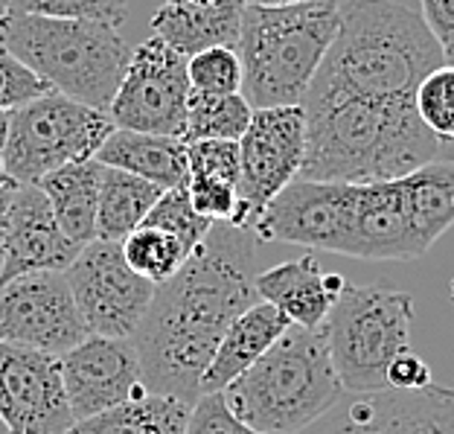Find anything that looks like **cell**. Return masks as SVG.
I'll return each mask as SVG.
<instances>
[{
	"mask_svg": "<svg viewBox=\"0 0 454 434\" xmlns=\"http://www.w3.org/2000/svg\"><path fill=\"white\" fill-rule=\"evenodd\" d=\"M9 12L102 20V24L122 27L129 15V0H9Z\"/></svg>",
	"mask_w": 454,
	"mask_h": 434,
	"instance_id": "cell-31",
	"label": "cell"
},
{
	"mask_svg": "<svg viewBox=\"0 0 454 434\" xmlns=\"http://www.w3.org/2000/svg\"><path fill=\"white\" fill-rule=\"evenodd\" d=\"M440 65L442 47L422 15L394 0H347L338 6L335 38L303 102L414 99L417 85Z\"/></svg>",
	"mask_w": 454,
	"mask_h": 434,
	"instance_id": "cell-3",
	"label": "cell"
},
{
	"mask_svg": "<svg viewBox=\"0 0 454 434\" xmlns=\"http://www.w3.org/2000/svg\"><path fill=\"white\" fill-rule=\"evenodd\" d=\"M306 154L303 106L254 108L239 138V213L233 225L251 231L265 204L301 175Z\"/></svg>",
	"mask_w": 454,
	"mask_h": 434,
	"instance_id": "cell-12",
	"label": "cell"
},
{
	"mask_svg": "<svg viewBox=\"0 0 454 434\" xmlns=\"http://www.w3.org/2000/svg\"><path fill=\"white\" fill-rule=\"evenodd\" d=\"M0 420L9 434H67L74 429L59 356L0 341Z\"/></svg>",
	"mask_w": 454,
	"mask_h": 434,
	"instance_id": "cell-16",
	"label": "cell"
},
{
	"mask_svg": "<svg viewBox=\"0 0 454 434\" xmlns=\"http://www.w3.org/2000/svg\"><path fill=\"white\" fill-rule=\"evenodd\" d=\"M297 434H454V388H385L344 394L338 406Z\"/></svg>",
	"mask_w": 454,
	"mask_h": 434,
	"instance_id": "cell-15",
	"label": "cell"
},
{
	"mask_svg": "<svg viewBox=\"0 0 454 434\" xmlns=\"http://www.w3.org/2000/svg\"><path fill=\"white\" fill-rule=\"evenodd\" d=\"M187 195L195 213L210 222H233L239 213V187L219 178H187Z\"/></svg>",
	"mask_w": 454,
	"mask_h": 434,
	"instance_id": "cell-34",
	"label": "cell"
},
{
	"mask_svg": "<svg viewBox=\"0 0 454 434\" xmlns=\"http://www.w3.org/2000/svg\"><path fill=\"white\" fill-rule=\"evenodd\" d=\"M82 245L61 231L56 213L38 184H15L9 201L6 263L0 283L29 272H65Z\"/></svg>",
	"mask_w": 454,
	"mask_h": 434,
	"instance_id": "cell-18",
	"label": "cell"
},
{
	"mask_svg": "<svg viewBox=\"0 0 454 434\" xmlns=\"http://www.w3.org/2000/svg\"><path fill=\"white\" fill-rule=\"evenodd\" d=\"M414 297L385 286H349L329 309L324 329L344 394L385 391L387 365L411 347Z\"/></svg>",
	"mask_w": 454,
	"mask_h": 434,
	"instance_id": "cell-8",
	"label": "cell"
},
{
	"mask_svg": "<svg viewBox=\"0 0 454 434\" xmlns=\"http://www.w3.org/2000/svg\"><path fill=\"white\" fill-rule=\"evenodd\" d=\"M169 4H190V6H210L215 0H169Z\"/></svg>",
	"mask_w": 454,
	"mask_h": 434,
	"instance_id": "cell-41",
	"label": "cell"
},
{
	"mask_svg": "<svg viewBox=\"0 0 454 434\" xmlns=\"http://www.w3.org/2000/svg\"><path fill=\"white\" fill-rule=\"evenodd\" d=\"M0 434H9V429L4 426V420H0Z\"/></svg>",
	"mask_w": 454,
	"mask_h": 434,
	"instance_id": "cell-45",
	"label": "cell"
},
{
	"mask_svg": "<svg viewBox=\"0 0 454 434\" xmlns=\"http://www.w3.org/2000/svg\"><path fill=\"white\" fill-rule=\"evenodd\" d=\"M0 44L53 91L99 111H108L131 59L120 27L79 18L6 12L0 18Z\"/></svg>",
	"mask_w": 454,
	"mask_h": 434,
	"instance_id": "cell-6",
	"label": "cell"
},
{
	"mask_svg": "<svg viewBox=\"0 0 454 434\" xmlns=\"http://www.w3.org/2000/svg\"><path fill=\"white\" fill-rule=\"evenodd\" d=\"M301 178L338 184L394 181L437 161L446 143L422 126L414 99L335 97L303 102Z\"/></svg>",
	"mask_w": 454,
	"mask_h": 434,
	"instance_id": "cell-2",
	"label": "cell"
},
{
	"mask_svg": "<svg viewBox=\"0 0 454 434\" xmlns=\"http://www.w3.org/2000/svg\"><path fill=\"white\" fill-rule=\"evenodd\" d=\"M344 288V277L338 272H324L312 254L256 274L260 301L277 306L288 321L301 327H321Z\"/></svg>",
	"mask_w": 454,
	"mask_h": 434,
	"instance_id": "cell-19",
	"label": "cell"
},
{
	"mask_svg": "<svg viewBox=\"0 0 454 434\" xmlns=\"http://www.w3.org/2000/svg\"><path fill=\"white\" fill-rule=\"evenodd\" d=\"M187 76L192 94H239L242 91V61L236 47H207L187 59Z\"/></svg>",
	"mask_w": 454,
	"mask_h": 434,
	"instance_id": "cell-29",
	"label": "cell"
},
{
	"mask_svg": "<svg viewBox=\"0 0 454 434\" xmlns=\"http://www.w3.org/2000/svg\"><path fill=\"white\" fill-rule=\"evenodd\" d=\"M187 434H262V431L251 429L247 422L236 417L227 408L222 391H215V394H201L192 402Z\"/></svg>",
	"mask_w": 454,
	"mask_h": 434,
	"instance_id": "cell-35",
	"label": "cell"
},
{
	"mask_svg": "<svg viewBox=\"0 0 454 434\" xmlns=\"http://www.w3.org/2000/svg\"><path fill=\"white\" fill-rule=\"evenodd\" d=\"M338 6V0L245 6L236 53L247 106H301L335 38Z\"/></svg>",
	"mask_w": 454,
	"mask_h": 434,
	"instance_id": "cell-5",
	"label": "cell"
},
{
	"mask_svg": "<svg viewBox=\"0 0 454 434\" xmlns=\"http://www.w3.org/2000/svg\"><path fill=\"white\" fill-rule=\"evenodd\" d=\"M106 163L97 158L67 163L53 172H47L38 181L41 193L47 195L50 208L76 245H88L97 240V204H99V181Z\"/></svg>",
	"mask_w": 454,
	"mask_h": 434,
	"instance_id": "cell-23",
	"label": "cell"
},
{
	"mask_svg": "<svg viewBox=\"0 0 454 434\" xmlns=\"http://www.w3.org/2000/svg\"><path fill=\"white\" fill-rule=\"evenodd\" d=\"M143 225H154V227H163V231L175 233L184 245L190 248V251L204 240V236H207V231L213 227L210 219H204L201 213H195L184 184L181 187L163 190V195L154 201V208L149 210L146 219H143Z\"/></svg>",
	"mask_w": 454,
	"mask_h": 434,
	"instance_id": "cell-30",
	"label": "cell"
},
{
	"mask_svg": "<svg viewBox=\"0 0 454 434\" xmlns=\"http://www.w3.org/2000/svg\"><path fill=\"white\" fill-rule=\"evenodd\" d=\"M120 245H122L126 263L154 286L167 283L172 274H178V268L187 263V256L192 254L178 236L154 225L134 227Z\"/></svg>",
	"mask_w": 454,
	"mask_h": 434,
	"instance_id": "cell-27",
	"label": "cell"
},
{
	"mask_svg": "<svg viewBox=\"0 0 454 434\" xmlns=\"http://www.w3.org/2000/svg\"><path fill=\"white\" fill-rule=\"evenodd\" d=\"M85 335L65 272H29L0 283V341L61 356Z\"/></svg>",
	"mask_w": 454,
	"mask_h": 434,
	"instance_id": "cell-14",
	"label": "cell"
},
{
	"mask_svg": "<svg viewBox=\"0 0 454 434\" xmlns=\"http://www.w3.org/2000/svg\"><path fill=\"white\" fill-rule=\"evenodd\" d=\"M59 365L76 422L102 414L143 391L140 356L131 338L85 335L59 356Z\"/></svg>",
	"mask_w": 454,
	"mask_h": 434,
	"instance_id": "cell-17",
	"label": "cell"
},
{
	"mask_svg": "<svg viewBox=\"0 0 454 434\" xmlns=\"http://www.w3.org/2000/svg\"><path fill=\"white\" fill-rule=\"evenodd\" d=\"M163 195V187L152 184L140 175L126 170H102L99 181V204H97V240L122 242L126 236L140 227Z\"/></svg>",
	"mask_w": 454,
	"mask_h": 434,
	"instance_id": "cell-25",
	"label": "cell"
},
{
	"mask_svg": "<svg viewBox=\"0 0 454 434\" xmlns=\"http://www.w3.org/2000/svg\"><path fill=\"white\" fill-rule=\"evenodd\" d=\"M190 94L187 56L152 36L131 50L126 74L108 106V117L117 129L181 138L187 126Z\"/></svg>",
	"mask_w": 454,
	"mask_h": 434,
	"instance_id": "cell-10",
	"label": "cell"
},
{
	"mask_svg": "<svg viewBox=\"0 0 454 434\" xmlns=\"http://www.w3.org/2000/svg\"><path fill=\"white\" fill-rule=\"evenodd\" d=\"M12 190H15V181L0 187V272H4V263H6V227H9V201H12Z\"/></svg>",
	"mask_w": 454,
	"mask_h": 434,
	"instance_id": "cell-38",
	"label": "cell"
},
{
	"mask_svg": "<svg viewBox=\"0 0 454 434\" xmlns=\"http://www.w3.org/2000/svg\"><path fill=\"white\" fill-rule=\"evenodd\" d=\"M385 382H387V388H396V391H419V388L431 385L434 379H431L428 361L408 347L387 365Z\"/></svg>",
	"mask_w": 454,
	"mask_h": 434,
	"instance_id": "cell-36",
	"label": "cell"
},
{
	"mask_svg": "<svg viewBox=\"0 0 454 434\" xmlns=\"http://www.w3.org/2000/svg\"><path fill=\"white\" fill-rule=\"evenodd\" d=\"M260 240L233 222H213L187 263L154 286L152 304L131 335L140 356L143 388L192 402L224 329L256 295Z\"/></svg>",
	"mask_w": 454,
	"mask_h": 434,
	"instance_id": "cell-1",
	"label": "cell"
},
{
	"mask_svg": "<svg viewBox=\"0 0 454 434\" xmlns=\"http://www.w3.org/2000/svg\"><path fill=\"white\" fill-rule=\"evenodd\" d=\"M245 6L247 0H215L210 6L169 4L167 0L152 18V36L163 38L187 59L207 47H236Z\"/></svg>",
	"mask_w": 454,
	"mask_h": 434,
	"instance_id": "cell-21",
	"label": "cell"
},
{
	"mask_svg": "<svg viewBox=\"0 0 454 434\" xmlns=\"http://www.w3.org/2000/svg\"><path fill=\"white\" fill-rule=\"evenodd\" d=\"M414 108L440 143L454 140V65L442 61L417 85Z\"/></svg>",
	"mask_w": 454,
	"mask_h": 434,
	"instance_id": "cell-28",
	"label": "cell"
},
{
	"mask_svg": "<svg viewBox=\"0 0 454 434\" xmlns=\"http://www.w3.org/2000/svg\"><path fill=\"white\" fill-rule=\"evenodd\" d=\"M88 335L131 338L152 304L154 283L122 256L120 242L90 240L65 268Z\"/></svg>",
	"mask_w": 454,
	"mask_h": 434,
	"instance_id": "cell-11",
	"label": "cell"
},
{
	"mask_svg": "<svg viewBox=\"0 0 454 434\" xmlns=\"http://www.w3.org/2000/svg\"><path fill=\"white\" fill-rule=\"evenodd\" d=\"M114 129L108 111L50 91L9 111L0 163L15 184H38L59 167L94 158Z\"/></svg>",
	"mask_w": 454,
	"mask_h": 434,
	"instance_id": "cell-9",
	"label": "cell"
},
{
	"mask_svg": "<svg viewBox=\"0 0 454 434\" xmlns=\"http://www.w3.org/2000/svg\"><path fill=\"white\" fill-rule=\"evenodd\" d=\"M9 12V0H0V18Z\"/></svg>",
	"mask_w": 454,
	"mask_h": 434,
	"instance_id": "cell-44",
	"label": "cell"
},
{
	"mask_svg": "<svg viewBox=\"0 0 454 434\" xmlns=\"http://www.w3.org/2000/svg\"><path fill=\"white\" fill-rule=\"evenodd\" d=\"M254 108L239 94H190L187 106V126H184L181 140H239L247 122H251Z\"/></svg>",
	"mask_w": 454,
	"mask_h": 434,
	"instance_id": "cell-26",
	"label": "cell"
},
{
	"mask_svg": "<svg viewBox=\"0 0 454 434\" xmlns=\"http://www.w3.org/2000/svg\"><path fill=\"white\" fill-rule=\"evenodd\" d=\"M454 225V161H431L394 181L356 184L347 256L417 260Z\"/></svg>",
	"mask_w": 454,
	"mask_h": 434,
	"instance_id": "cell-7",
	"label": "cell"
},
{
	"mask_svg": "<svg viewBox=\"0 0 454 434\" xmlns=\"http://www.w3.org/2000/svg\"><path fill=\"white\" fill-rule=\"evenodd\" d=\"M50 91L53 88L33 67L24 65L12 50L0 44V111H15L27 102L50 94Z\"/></svg>",
	"mask_w": 454,
	"mask_h": 434,
	"instance_id": "cell-33",
	"label": "cell"
},
{
	"mask_svg": "<svg viewBox=\"0 0 454 434\" xmlns=\"http://www.w3.org/2000/svg\"><path fill=\"white\" fill-rule=\"evenodd\" d=\"M190 408V402L178 397L143 388L120 406L74 422L67 434H187Z\"/></svg>",
	"mask_w": 454,
	"mask_h": 434,
	"instance_id": "cell-24",
	"label": "cell"
},
{
	"mask_svg": "<svg viewBox=\"0 0 454 434\" xmlns=\"http://www.w3.org/2000/svg\"><path fill=\"white\" fill-rule=\"evenodd\" d=\"M356 184L312 181L297 175L265 204L251 233L260 242L301 245L306 251L344 254L349 248Z\"/></svg>",
	"mask_w": 454,
	"mask_h": 434,
	"instance_id": "cell-13",
	"label": "cell"
},
{
	"mask_svg": "<svg viewBox=\"0 0 454 434\" xmlns=\"http://www.w3.org/2000/svg\"><path fill=\"white\" fill-rule=\"evenodd\" d=\"M422 20L437 38V44L446 50L454 41V0H419Z\"/></svg>",
	"mask_w": 454,
	"mask_h": 434,
	"instance_id": "cell-37",
	"label": "cell"
},
{
	"mask_svg": "<svg viewBox=\"0 0 454 434\" xmlns=\"http://www.w3.org/2000/svg\"><path fill=\"white\" fill-rule=\"evenodd\" d=\"M6 184H12V178H9L6 170H4V163H0V187H6Z\"/></svg>",
	"mask_w": 454,
	"mask_h": 434,
	"instance_id": "cell-43",
	"label": "cell"
},
{
	"mask_svg": "<svg viewBox=\"0 0 454 434\" xmlns=\"http://www.w3.org/2000/svg\"><path fill=\"white\" fill-rule=\"evenodd\" d=\"M94 158L106 167L140 175L163 190L187 184V143L181 138L114 129Z\"/></svg>",
	"mask_w": 454,
	"mask_h": 434,
	"instance_id": "cell-22",
	"label": "cell"
},
{
	"mask_svg": "<svg viewBox=\"0 0 454 434\" xmlns=\"http://www.w3.org/2000/svg\"><path fill=\"white\" fill-rule=\"evenodd\" d=\"M222 397L236 417L262 434H297L329 414L344 388L333 367L324 324H288Z\"/></svg>",
	"mask_w": 454,
	"mask_h": 434,
	"instance_id": "cell-4",
	"label": "cell"
},
{
	"mask_svg": "<svg viewBox=\"0 0 454 434\" xmlns=\"http://www.w3.org/2000/svg\"><path fill=\"white\" fill-rule=\"evenodd\" d=\"M6 131H9V111H0V152H4Z\"/></svg>",
	"mask_w": 454,
	"mask_h": 434,
	"instance_id": "cell-39",
	"label": "cell"
},
{
	"mask_svg": "<svg viewBox=\"0 0 454 434\" xmlns=\"http://www.w3.org/2000/svg\"><path fill=\"white\" fill-rule=\"evenodd\" d=\"M247 4H260V6H288V4H306V0H247Z\"/></svg>",
	"mask_w": 454,
	"mask_h": 434,
	"instance_id": "cell-40",
	"label": "cell"
},
{
	"mask_svg": "<svg viewBox=\"0 0 454 434\" xmlns=\"http://www.w3.org/2000/svg\"><path fill=\"white\" fill-rule=\"evenodd\" d=\"M288 318L277 306L256 301L245 309L239 318H233L231 327L215 347L207 370L201 376V394L224 391L236 376H242L247 367L260 359L268 347L288 329Z\"/></svg>",
	"mask_w": 454,
	"mask_h": 434,
	"instance_id": "cell-20",
	"label": "cell"
},
{
	"mask_svg": "<svg viewBox=\"0 0 454 434\" xmlns=\"http://www.w3.org/2000/svg\"><path fill=\"white\" fill-rule=\"evenodd\" d=\"M187 178H219L239 187V140L187 143Z\"/></svg>",
	"mask_w": 454,
	"mask_h": 434,
	"instance_id": "cell-32",
	"label": "cell"
},
{
	"mask_svg": "<svg viewBox=\"0 0 454 434\" xmlns=\"http://www.w3.org/2000/svg\"><path fill=\"white\" fill-rule=\"evenodd\" d=\"M442 61H446V65H454V41L446 50H442Z\"/></svg>",
	"mask_w": 454,
	"mask_h": 434,
	"instance_id": "cell-42",
	"label": "cell"
}]
</instances>
